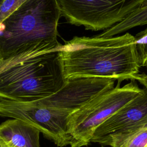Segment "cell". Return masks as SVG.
Listing matches in <instances>:
<instances>
[{"label": "cell", "instance_id": "6da1fadb", "mask_svg": "<svg viewBox=\"0 0 147 147\" xmlns=\"http://www.w3.org/2000/svg\"><path fill=\"white\" fill-rule=\"evenodd\" d=\"M59 52L65 80L81 77L134 79L142 67L134 36H75L60 44Z\"/></svg>", "mask_w": 147, "mask_h": 147}, {"label": "cell", "instance_id": "7a4b0ae2", "mask_svg": "<svg viewBox=\"0 0 147 147\" xmlns=\"http://www.w3.org/2000/svg\"><path fill=\"white\" fill-rule=\"evenodd\" d=\"M41 44L0 60V99L32 102L48 97L65 84L59 52Z\"/></svg>", "mask_w": 147, "mask_h": 147}, {"label": "cell", "instance_id": "3957f363", "mask_svg": "<svg viewBox=\"0 0 147 147\" xmlns=\"http://www.w3.org/2000/svg\"><path fill=\"white\" fill-rule=\"evenodd\" d=\"M61 16L56 0H26L0 23V60L41 44L57 48Z\"/></svg>", "mask_w": 147, "mask_h": 147}, {"label": "cell", "instance_id": "277c9868", "mask_svg": "<svg viewBox=\"0 0 147 147\" xmlns=\"http://www.w3.org/2000/svg\"><path fill=\"white\" fill-rule=\"evenodd\" d=\"M120 84L118 82L117 86L97 95L70 114L71 147L88 145L94 131L102 123L142 91L134 79L122 87Z\"/></svg>", "mask_w": 147, "mask_h": 147}, {"label": "cell", "instance_id": "5b68a950", "mask_svg": "<svg viewBox=\"0 0 147 147\" xmlns=\"http://www.w3.org/2000/svg\"><path fill=\"white\" fill-rule=\"evenodd\" d=\"M61 16L87 30L107 29L120 22L145 0H56Z\"/></svg>", "mask_w": 147, "mask_h": 147}, {"label": "cell", "instance_id": "8992f818", "mask_svg": "<svg viewBox=\"0 0 147 147\" xmlns=\"http://www.w3.org/2000/svg\"><path fill=\"white\" fill-rule=\"evenodd\" d=\"M72 112L39 105L34 101L0 99V116L18 119L37 129L45 138L59 147L71 145L68 118Z\"/></svg>", "mask_w": 147, "mask_h": 147}, {"label": "cell", "instance_id": "52a82bcc", "mask_svg": "<svg viewBox=\"0 0 147 147\" xmlns=\"http://www.w3.org/2000/svg\"><path fill=\"white\" fill-rule=\"evenodd\" d=\"M115 81L114 79L97 77L69 79L55 94L34 102L74 112L97 95L114 88Z\"/></svg>", "mask_w": 147, "mask_h": 147}, {"label": "cell", "instance_id": "ba28073f", "mask_svg": "<svg viewBox=\"0 0 147 147\" xmlns=\"http://www.w3.org/2000/svg\"><path fill=\"white\" fill-rule=\"evenodd\" d=\"M147 117V88L102 123L94 131L91 142L105 146L111 137L123 132Z\"/></svg>", "mask_w": 147, "mask_h": 147}, {"label": "cell", "instance_id": "9c48e42d", "mask_svg": "<svg viewBox=\"0 0 147 147\" xmlns=\"http://www.w3.org/2000/svg\"><path fill=\"white\" fill-rule=\"evenodd\" d=\"M40 131L32 125L13 118L0 125V138L10 147H40Z\"/></svg>", "mask_w": 147, "mask_h": 147}, {"label": "cell", "instance_id": "30bf717a", "mask_svg": "<svg viewBox=\"0 0 147 147\" xmlns=\"http://www.w3.org/2000/svg\"><path fill=\"white\" fill-rule=\"evenodd\" d=\"M111 147H147V117L126 130L113 136Z\"/></svg>", "mask_w": 147, "mask_h": 147}, {"label": "cell", "instance_id": "8fae6325", "mask_svg": "<svg viewBox=\"0 0 147 147\" xmlns=\"http://www.w3.org/2000/svg\"><path fill=\"white\" fill-rule=\"evenodd\" d=\"M147 25V0L131 13L124 20L96 35L99 37H109L119 35L139 26Z\"/></svg>", "mask_w": 147, "mask_h": 147}, {"label": "cell", "instance_id": "7c38bea8", "mask_svg": "<svg viewBox=\"0 0 147 147\" xmlns=\"http://www.w3.org/2000/svg\"><path fill=\"white\" fill-rule=\"evenodd\" d=\"M26 0H3L0 5V23Z\"/></svg>", "mask_w": 147, "mask_h": 147}, {"label": "cell", "instance_id": "4fadbf2b", "mask_svg": "<svg viewBox=\"0 0 147 147\" xmlns=\"http://www.w3.org/2000/svg\"><path fill=\"white\" fill-rule=\"evenodd\" d=\"M134 80L139 82L144 87L147 88V74L145 73L138 74L134 78Z\"/></svg>", "mask_w": 147, "mask_h": 147}, {"label": "cell", "instance_id": "5bb4252c", "mask_svg": "<svg viewBox=\"0 0 147 147\" xmlns=\"http://www.w3.org/2000/svg\"><path fill=\"white\" fill-rule=\"evenodd\" d=\"M0 147H10L2 139L0 138Z\"/></svg>", "mask_w": 147, "mask_h": 147}, {"label": "cell", "instance_id": "9a60e30c", "mask_svg": "<svg viewBox=\"0 0 147 147\" xmlns=\"http://www.w3.org/2000/svg\"><path fill=\"white\" fill-rule=\"evenodd\" d=\"M144 67H145L146 68V69H147V62L145 64V65H144Z\"/></svg>", "mask_w": 147, "mask_h": 147}, {"label": "cell", "instance_id": "2e32d148", "mask_svg": "<svg viewBox=\"0 0 147 147\" xmlns=\"http://www.w3.org/2000/svg\"><path fill=\"white\" fill-rule=\"evenodd\" d=\"M3 1V0H0V5L1 4V3H2Z\"/></svg>", "mask_w": 147, "mask_h": 147}]
</instances>
